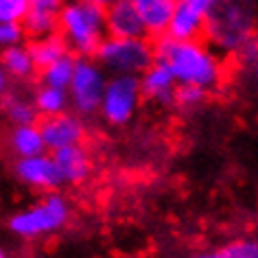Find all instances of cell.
Listing matches in <instances>:
<instances>
[{"mask_svg": "<svg viewBox=\"0 0 258 258\" xmlns=\"http://www.w3.org/2000/svg\"><path fill=\"white\" fill-rule=\"evenodd\" d=\"M156 55L171 68L179 86H197L217 92L228 77L225 55L208 40H175L162 35L156 40Z\"/></svg>", "mask_w": 258, "mask_h": 258, "instance_id": "6da1fadb", "label": "cell"}, {"mask_svg": "<svg viewBox=\"0 0 258 258\" xmlns=\"http://www.w3.org/2000/svg\"><path fill=\"white\" fill-rule=\"evenodd\" d=\"M258 35V0H217L206 40L225 57H236Z\"/></svg>", "mask_w": 258, "mask_h": 258, "instance_id": "7a4b0ae2", "label": "cell"}, {"mask_svg": "<svg viewBox=\"0 0 258 258\" xmlns=\"http://www.w3.org/2000/svg\"><path fill=\"white\" fill-rule=\"evenodd\" d=\"M59 35L77 57H94L107 37L105 7L94 0H66L59 9Z\"/></svg>", "mask_w": 258, "mask_h": 258, "instance_id": "3957f363", "label": "cell"}, {"mask_svg": "<svg viewBox=\"0 0 258 258\" xmlns=\"http://www.w3.org/2000/svg\"><path fill=\"white\" fill-rule=\"evenodd\" d=\"M73 219V206L59 190L42 192L37 202L16 210L7 219V230L20 241H40L66 230Z\"/></svg>", "mask_w": 258, "mask_h": 258, "instance_id": "277c9868", "label": "cell"}, {"mask_svg": "<svg viewBox=\"0 0 258 258\" xmlns=\"http://www.w3.org/2000/svg\"><path fill=\"white\" fill-rule=\"evenodd\" d=\"M96 61L109 75H136L140 77L153 61L156 55V40L151 37H114L107 35L96 50Z\"/></svg>", "mask_w": 258, "mask_h": 258, "instance_id": "5b68a950", "label": "cell"}, {"mask_svg": "<svg viewBox=\"0 0 258 258\" xmlns=\"http://www.w3.org/2000/svg\"><path fill=\"white\" fill-rule=\"evenodd\" d=\"M143 86L136 75H109L105 94L101 103V120L107 127H127L136 118L140 105H143Z\"/></svg>", "mask_w": 258, "mask_h": 258, "instance_id": "8992f818", "label": "cell"}, {"mask_svg": "<svg viewBox=\"0 0 258 258\" xmlns=\"http://www.w3.org/2000/svg\"><path fill=\"white\" fill-rule=\"evenodd\" d=\"M107 81L109 73L96 61V57H77L75 77L68 88L73 112L83 116V118L99 116Z\"/></svg>", "mask_w": 258, "mask_h": 258, "instance_id": "52a82bcc", "label": "cell"}, {"mask_svg": "<svg viewBox=\"0 0 258 258\" xmlns=\"http://www.w3.org/2000/svg\"><path fill=\"white\" fill-rule=\"evenodd\" d=\"M11 175L20 186L35 192L59 190L63 186L59 166L50 151L31 158H16L11 162Z\"/></svg>", "mask_w": 258, "mask_h": 258, "instance_id": "ba28073f", "label": "cell"}, {"mask_svg": "<svg viewBox=\"0 0 258 258\" xmlns=\"http://www.w3.org/2000/svg\"><path fill=\"white\" fill-rule=\"evenodd\" d=\"M217 0H177L169 33L175 40H206L208 18Z\"/></svg>", "mask_w": 258, "mask_h": 258, "instance_id": "9c48e42d", "label": "cell"}, {"mask_svg": "<svg viewBox=\"0 0 258 258\" xmlns=\"http://www.w3.org/2000/svg\"><path fill=\"white\" fill-rule=\"evenodd\" d=\"M40 129L48 151L66 149V147L83 145L88 138V118H83L77 112H63L57 116L40 118Z\"/></svg>", "mask_w": 258, "mask_h": 258, "instance_id": "30bf717a", "label": "cell"}, {"mask_svg": "<svg viewBox=\"0 0 258 258\" xmlns=\"http://www.w3.org/2000/svg\"><path fill=\"white\" fill-rule=\"evenodd\" d=\"M140 86H143V96L147 103L156 107H173L179 83L171 68L164 61L156 59L140 75Z\"/></svg>", "mask_w": 258, "mask_h": 258, "instance_id": "8fae6325", "label": "cell"}, {"mask_svg": "<svg viewBox=\"0 0 258 258\" xmlns=\"http://www.w3.org/2000/svg\"><path fill=\"white\" fill-rule=\"evenodd\" d=\"M59 166L63 186H81L92 175V156L86 149V145H75L66 149L50 151Z\"/></svg>", "mask_w": 258, "mask_h": 258, "instance_id": "7c38bea8", "label": "cell"}, {"mask_svg": "<svg viewBox=\"0 0 258 258\" xmlns=\"http://www.w3.org/2000/svg\"><path fill=\"white\" fill-rule=\"evenodd\" d=\"M107 35L114 37H145L147 29L134 0H120L105 9ZM149 37V35H147Z\"/></svg>", "mask_w": 258, "mask_h": 258, "instance_id": "4fadbf2b", "label": "cell"}, {"mask_svg": "<svg viewBox=\"0 0 258 258\" xmlns=\"http://www.w3.org/2000/svg\"><path fill=\"white\" fill-rule=\"evenodd\" d=\"M5 145H7V151L14 156V160L40 156V153L48 151L42 136L40 122H33V125H9L7 136H5Z\"/></svg>", "mask_w": 258, "mask_h": 258, "instance_id": "5bb4252c", "label": "cell"}, {"mask_svg": "<svg viewBox=\"0 0 258 258\" xmlns=\"http://www.w3.org/2000/svg\"><path fill=\"white\" fill-rule=\"evenodd\" d=\"M3 73L9 77L11 83H29L40 77V66L31 53V46L18 44L3 48Z\"/></svg>", "mask_w": 258, "mask_h": 258, "instance_id": "9a60e30c", "label": "cell"}, {"mask_svg": "<svg viewBox=\"0 0 258 258\" xmlns=\"http://www.w3.org/2000/svg\"><path fill=\"white\" fill-rule=\"evenodd\" d=\"M134 5L143 16L147 35L151 40H158L169 33V24L175 14L177 0H134Z\"/></svg>", "mask_w": 258, "mask_h": 258, "instance_id": "2e32d148", "label": "cell"}, {"mask_svg": "<svg viewBox=\"0 0 258 258\" xmlns=\"http://www.w3.org/2000/svg\"><path fill=\"white\" fill-rule=\"evenodd\" d=\"M3 112H5V120L9 125H33V122H40V112H37L33 103V94L29 96L14 88L3 92Z\"/></svg>", "mask_w": 258, "mask_h": 258, "instance_id": "e0dca14e", "label": "cell"}, {"mask_svg": "<svg viewBox=\"0 0 258 258\" xmlns=\"http://www.w3.org/2000/svg\"><path fill=\"white\" fill-rule=\"evenodd\" d=\"M33 103H35L37 112H40V118L57 116V114H63V112H70V109H73L68 90L44 86V83H40V86L33 90Z\"/></svg>", "mask_w": 258, "mask_h": 258, "instance_id": "ac0fdd59", "label": "cell"}, {"mask_svg": "<svg viewBox=\"0 0 258 258\" xmlns=\"http://www.w3.org/2000/svg\"><path fill=\"white\" fill-rule=\"evenodd\" d=\"M27 37L31 42L59 33V9H46V7H31L27 18L22 20Z\"/></svg>", "mask_w": 258, "mask_h": 258, "instance_id": "d6986e66", "label": "cell"}, {"mask_svg": "<svg viewBox=\"0 0 258 258\" xmlns=\"http://www.w3.org/2000/svg\"><path fill=\"white\" fill-rule=\"evenodd\" d=\"M29 46H31V53H33L40 70L50 66V63H55L57 59H61V57H66L70 53L68 44L63 42V37L59 33L48 35V37H40V40H33Z\"/></svg>", "mask_w": 258, "mask_h": 258, "instance_id": "ffe728a7", "label": "cell"}, {"mask_svg": "<svg viewBox=\"0 0 258 258\" xmlns=\"http://www.w3.org/2000/svg\"><path fill=\"white\" fill-rule=\"evenodd\" d=\"M75 68H77V55L68 53L66 57H61V59H57L55 63H50V66L40 70V83L68 90L70 83H73V77H75Z\"/></svg>", "mask_w": 258, "mask_h": 258, "instance_id": "44dd1931", "label": "cell"}, {"mask_svg": "<svg viewBox=\"0 0 258 258\" xmlns=\"http://www.w3.org/2000/svg\"><path fill=\"white\" fill-rule=\"evenodd\" d=\"M210 92L204 88H197V86H177V92H175V103H173V109H177L182 116H190L199 112L206 101H208Z\"/></svg>", "mask_w": 258, "mask_h": 258, "instance_id": "7402d4cb", "label": "cell"}, {"mask_svg": "<svg viewBox=\"0 0 258 258\" xmlns=\"http://www.w3.org/2000/svg\"><path fill=\"white\" fill-rule=\"evenodd\" d=\"M223 258H258V236H241L225 243L221 249Z\"/></svg>", "mask_w": 258, "mask_h": 258, "instance_id": "603a6c76", "label": "cell"}, {"mask_svg": "<svg viewBox=\"0 0 258 258\" xmlns=\"http://www.w3.org/2000/svg\"><path fill=\"white\" fill-rule=\"evenodd\" d=\"M31 7V0H0V22H22Z\"/></svg>", "mask_w": 258, "mask_h": 258, "instance_id": "cb8c5ba5", "label": "cell"}, {"mask_svg": "<svg viewBox=\"0 0 258 258\" xmlns=\"http://www.w3.org/2000/svg\"><path fill=\"white\" fill-rule=\"evenodd\" d=\"M24 40H29V37L22 22H0V44H3V48L24 44Z\"/></svg>", "mask_w": 258, "mask_h": 258, "instance_id": "d4e9b609", "label": "cell"}, {"mask_svg": "<svg viewBox=\"0 0 258 258\" xmlns=\"http://www.w3.org/2000/svg\"><path fill=\"white\" fill-rule=\"evenodd\" d=\"M247 70H249V83H251V90H254V94H256V99H258V57L249 63Z\"/></svg>", "mask_w": 258, "mask_h": 258, "instance_id": "484cf974", "label": "cell"}, {"mask_svg": "<svg viewBox=\"0 0 258 258\" xmlns=\"http://www.w3.org/2000/svg\"><path fill=\"white\" fill-rule=\"evenodd\" d=\"M33 7H46V9H61V5L66 0H31Z\"/></svg>", "mask_w": 258, "mask_h": 258, "instance_id": "4316f807", "label": "cell"}, {"mask_svg": "<svg viewBox=\"0 0 258 258\" xmlns=\"http://www.w3.org/2000/svg\"><path fill=\"white\" fill-rule=\"evenodd\" d=\"M190 258H223L221 251H199V254H192Z\"/></svg>", "mask_w": 258, "mask_h": 258, "instance_id": "83f0119b", "label": "cell"}, {"mask_svg": "<svg viewBox=\"0 0 258 258\" xmlns=\"http://www.w3.org/2000/svg\"><path fill=\"white\" fill-rule=\"evenodd\" d=\"M94 3H99L101 7H112V5H116V3H120V0H94Z\"/></svg>", "mask_w": 258, "mask_h": 258, "instance_id": "f1b7e54d", "label": "cell"}, {"mask_svg": "<svg viewBox=\"0 0 258 258\" xmlns=\"http://www.w3.org/2000/svg\"><path fill=\"white\" fill-rule=\"evenodd\" d=\"M0 258H9V256H7V254H5V251H3V254H0Z\"/></svg>", "mask_w": 258, "mask_h": 258, "instance_id": "f546056e", "label": "cell"}]
</instances>
